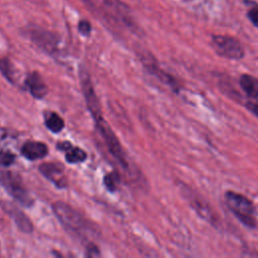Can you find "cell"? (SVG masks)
Returning a JSON list of instances; mask_svg holds the SVG:
<instances>
[{
	"instance_id": "cell-14",
	"label": "cell",
	"mask_w": 258,
	"mask_h": 258,
	"mask_svg": "<svg viewBox=\"0 0 258 258\" xmlns=\"http://www.w3.org/2000/svg\"><path fill=\"white\" fill-rule=\"evenodd\" d=\"M6 211L11 216V218L13 219V221L15 222L17 227L20 229V231H22L23 233H26V234H29L33 231V225L31 223V221L23 212L19 211L15 207L6 208Z\"/></svg>"
},
{
	"instance_id": "cell-8",
	"label": "cell",
	"mask_w": 258,
	"mask_h": 258,
	"mask_svg": "<svg viewBox=\"0 0 258 258\" xmlns=\"http://www.w3.org/2000/svg\"><path fill=\"white\" fill-rule=\"evenodd\" d=\"M40 173L51 181L55 186L63 188L68 185V178L64 174V167L59 162H44L39 165Z\"/></svg>"
},
{
	"instance_id": "cell-7",
	"label": "cell",
	"mask_w": 258,
	"mask_h": 258,
	"mask_svg": "<svg viewBox=\"0 0 258 258\" xmlns=\"http://www.w3.org/2000/svg\"><path fill=\"white\" fill-rule=\"evenodd\" d=\"M183 194L185 199L188 201L192 209L205 220L213 225L219 224V217L217 218L216 213L213 211L211 206L199 195L192 191V189L188 188L186 185H182Z\"/></svg>"
},
{
	"instance_id": "cell-22",
	"label": "cell",
	"mask_w": 258,
	"mask_h": 258,
	"mask_svg": "<svg viewBox=\"0 0 258 258\" xmlns=\"http://www.w3.org/2000/svg\"><path fill=\"white\" fill-rule=\"evenodd\" d=\"M79 30L82 34H85V35H88L90 34L91 30H92V26L90 24L89 21L87 20H82L80 23H79Z\"/></svg>"
},
{
	"instance_id": "cell-19",
	"label": "cell",
	"mask_w": 258,
	"mask_h": 258,
	"mask_svg": "<svg viewBox=\"0 0 258 258\" xmlns=\"http://www.w3.org/2000/svg\"><path fill=\"white\" fill-rule=\"evenodd\" d=\"M16 156L9 150H0V165L7 167L14 163Z\"/></svg>"
},
{
	"instance_id": "cell-13",
	"label": "cell",
	"mask_w": 258,
	"mask_h": 258,
	"mask_svg": "<svg viewBox=\"0 0 258 258\" xmlns=\"http://www.w3.org/2000/svg\"><path fill=\"white\" fill-rule=\"evenodd\" d=\"M105 3L108 5L110 10L127 26H133V20L130 16L128 7L119 0H104Z\"/></svg>"
},
{
	"instance_id": "cell-11",
	"label": "cell",
	"mask_w": 258,
	"mask_h": 258,
	"mask_svg": "<svg viewBox=\"0 0 258 258\" xmlns=\"http://www.w3.org/2000/svg\"><path fill=\"white\" fill-rule=\"evenodd\" d=\"M48 153V147L45 143L39 141L25 142L21 147V154L28 160H37L46 156Z\"/></svg>"
},
{
	"instance_id": "cell-4",
	"label": "cell",
	"mask_w": 258,
	"mask_h": 258,
	"mask_svg": "<svg viewBox=\"0 0 258 258\" xmlns=\"http://www.w3.org/2000/svg\"><path fill=\"white\" fill-rule=\"evenodd\" d=\"M0 184L15 201H17L23 207L28 208L34 204V200L25 187L19 174L9 170L0 171Z\"/></svg>"
},
{
	"instance_id": "cell-15",
	"label": "cell",
	"mask_w": 258,
	"mask_h": 258,
	"mask_svg": "<svg viewBox=\"0 0 258 258\" xmlns=\"http://www.w3.org/2000/svg\"><path fill=\"white\" fill-rule=\"evenodd\" d=\"M239 84L243 92L252 99H258V79L248 75L243 74L240 77Z\"/></svg>"
},
{
	"instance_id": "cell-16",
	"label": "cell",
	"mask_w": 258,
	"mask_h": 258,
	"mask_svg": "<svg viewBox=\"0 0 258 258\" xmlns=\"http://www.w3.org/2000/svg\"><path fill=\"white\" fill-rule=\"evenodd\" d=\"M45 126L48 130H50L53 133L60 132L64 127V121L63 119L57 115L56 113L52 112L45 118Z\"/></svg>"
},
{
	"instance_id": "cell-12",
	"label": "cell",
	"mask_w": 258,
	"mask_h": 258,
	"mask_svg": "<svg viewBox=\"0 0 258 258\" xmlns=\"http://www.w3.org/2000/svg\"><path fill=\"white\" fill-rule=\"evenodd\" d=\"M57 148L60 150H63L66 152L64 158L69 163H80L86 160L87 153L81 149L80 147H74L72 143L68 141H63L57 144Z\"/></svg>"
},
{
	"instance_id": "cell-10",
	"label": "cell",
	"mask_w": 258,
	"mask_h": 258,
	"mask_svg": "<svg viewBox=\"0 0 258 258\" xmlns=\"http://www.w3.org/2000/svg\"><path fill=\"white\" fill-rule=\"evenodd\" d=\"M24 85L28 92L36 99H43L47 94V86L40 74L37 72L30 73L26 77Z\"/></svg>"
},
{
	"instance_id": "cell-23",
	"label": "cell",
	"mask_w": 258,
	"mask_h": 258,
	"mask_svg": "<svg viewBox=\"0 0 258 258\" xmlns=\"http://www.w3.org/2000/svg\"><path fill=\"white\" fill-rule=\"evenodd\" d=\"M245 106L250 112H252L256 117H258V101L247 102Z\"/></svg>"
},
{
	"instance_id": "cell-1",
	"label": "cell",
	"mask_w": 258,
	"mask_h": 258,
	"mask_svg": "<svg viewBox=\"0 0 258 258\" xmlns=\"http://www.w3.org/2000/svg\"><path fill=\"white\" fill-rule=\"evenodd\" d=\"M80 84L87 107L94 119L95 125L101 137L103 138L108 150L121 166H123L124 168H128V161L126 158L125 151L123 150L116 134L114 133V131L112 130V128L103 116L100 101L94 90L91 77L89 73L86 71V69L80 70Z\"/></svg>"
},
{
	"instance_id": "cell-5",
	"label": "cell",
	"mask_w": 258,
	"mask_h": 258,
	"mask_svg": "<svg viewBox=\"0 0 258 258\" xmlns=\"http://www.w3.org/2000/svg\"><path fill=\"white\" fill-rule=\"evenodd\" d=\"M25 34L39 48L49 54H55L59 48V37L55 33L39 26H29Z\"/></svg>"
},
{
	"instance_id": "cell-17",
	"label": "cell",
	"mask_w": 258,
	"mask_h": 258,
	"mask_svg": "<svg viewBox=\"0 0 258 258\" xmlns=\"http://www.w3.org/2000/svg\"><path fill=\"white\" fill-rule=\"evenodd\" d=\"M0 72L8 82H15V70L8 57L0 58Z\"/></svg>"
},
{
	"instance_id": "cell-9",
	"label": "cell",
	"mask_w": 258,
	"mask_h": 258,
	"mask_svg": "<svg viewBox=\"0 0 258 258\" xmlns=\"http://www.w3.org/2000/svg\"><path fill=\"white\" fill-rule=\"evenodd\" d=\"M142 59V62H143V66L146 68V70L154 75L156 78H158L161 82H163L164 84H166L167 86H169L170 88H172V90L176 91L178 90V84H177V81L172 77L170 76L169 74H167L166 72H164L163 70H161L159 67H158V63L156 62V60L154 59V57H152V55L150 54H145V55H142L141 57Z\"/></svg>"
},
{
	"instance_id": "cell-18",
	"label": "cell",
	"mask_w": 258,
	"mask_h": 258,
	"mask_svg": "<svg viewBox=\"0 0 258 258\" xmlns=\"http://www.w3.org/2000/svg\"><path fill=\"white\" fill-rule=\"evenodd\" d=\"M120 174L118 171L114 170V171H111L109 173H107L105 176H104V179H103V182L105 184V186L107 187L108 190H110L111 192H114L117 190L119 184H120Z\"/></svg>"
},
{
	"instance_id": "cell-6",
	"label": "cell",
	"mask_w": 258,
	"mask_h": 258,
	"mask_svg": "<svg viewBox=\"0 0 258 258\" xmlns=\"http://www.w3.org/2000/svg\"><path fill=\"white\" fill-rule=\"evenodd\" d=\"M211 45L217 54L229 59H240L245 54L243 45L233 36L213 35Z\"/></svg>"
},
{
	"instance_id": "cell-3",
	"label": "cell",
	"mask_w": 258,
	"mask_h": 258,
	"mask_svg": "<svg viewBox=\"0 0 258 258\" xmlns=\"http://www.w3.org/2000/svg\"><path fill=\"white\" fill-rule=\"evenodd\" d=\"M225 200L230 211L241 223L249 228H255V208L248 198L239 192L229 190L225 194Z\"/></svg>"
},
{
	"instance_id": "cell-24",
	"label": "cell",
	"mask_w": 258,
	"mask_h": 258,
	"mask_svg": "<svg viewBox=\"0 0 258 258\" xmlns=\"http://www.w3.org/2000/svg\"><path fill=\"white\" fill-rule=\"evenodd\" d=\"M3 138H5V131H4L3 128L0 127V140L3 139Z\"/></svg>"
},
{
	"instance_id": "cell-21",
	"label": "cell",
	"mask_w": 258,
	"mask_h": 258,
	"mask_svg": "<svg viewBox=\"0 0 258 258\" xmlns=\"http://www.w3.org/2000/svg\"><path fill=\"white\" fill-rule=\"evenodd\" d=\"M248 17L250 21L258 28V6H254L248 11Z\"/></svg>"
},
{
	"instance_id": "cell-20",
	"label": "cell",
	"mask_w": 258,
	"mask_h": 258,
	"mask_svg": "<svg viewBox=\"0 0 258 258\" xmlns=\"http://www.w3.org/2000/svg\"><path fill=\"white\" fill-rule=\"evenodd\" d=\"M86 255L88 257H95V256H99L100 255V251L99 248L92 242H90L89 244H87L86 247Z\"/></svg>"
},
{
	"instance_id": "cell-2",
	"label": "cell",
	"mask_w": 258,
	"mask_h": 258,
	"mask_svg": "<svg viewBox=\"0 0 258 258\" xmlns=\"http://www.w3.org/2000/svg\"><path fill=\"white\" fill-rule=\"evenodd\" d=\"M51 208L59 223L71 235L81 240H87L96 235L93 225L72 206L56 201L51 205Z\"/></svg>"
}]
</instances>
